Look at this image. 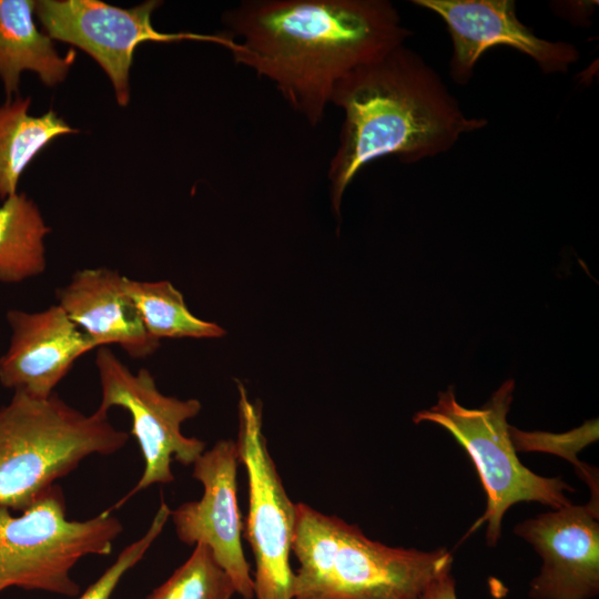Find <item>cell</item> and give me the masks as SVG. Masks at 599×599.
I'll use <instances>...</instances> for the list:
<instances>
[{
    "instance_id": "44dd1931",
    "label": "cell",
    "mask_w": 599,
    "mask_h": 599,
    "mask_svg": "<svg viewBox=\"0 0 599 599\" xmlns=\"http://www.w3.org/2000/svg\"><path fill=\"white\" fill-rule=\"evenodd\" d=\"M170 514L171 509L162 500L145 534L126 546L115 561L77 599H111L122 577L144 557L160 536L170 518Z\"/></svg>"
},
{
    "instance_id": "ffe728a7",
    "label": "cell",
    "mask_w": 599,
    "mask_h": 599,
    "mask_svg": "<svg viewBox=\"0 0 599 599\" xmlns=\"http://www.w3.org/2000/svg\"><path fill=\"white\" fill-rule=\"evenodd\" d=\"M509 434L516 451H542L560 456L570 461L580 479L590 488L589 504L599 508L598 469L580 461L577 454L598 439V420H590L581 427L565 434L521 432L509 426Z\"/></svg>"
},
{
    "instance_id": "52a82bcc",
    "label": "cell",
    "mask_w": 599,
    "mask_h": 599,
    "mask_svg": "<svg viewBox=\"0 0 599 599\" xmlns=\"http://www.w3.org/2000/svg\"><path fill=\"white\" fill-rule=\"evenodd\" d=\"M95 367L101 388L98 409L108 413L110 408L120 407L130 414L129 434L136 439L144 461L136 485L106 508L113 512L139 491L154 484L172 483V460L190 466L203 454L205 441L181 432L185 420L199 415L202 404L195 398L180 399L162 394L146 368L133 373L109 347L99 348Z\"/></svg>"
},
{
    "instance_id": "4fadbf2b",
    "label": "cell",
    "mask_w": 599,
    "mask_h": 599,
    "mask_svg": "<svg viewBox=\"0 0 599 599\" xmlns=\"http://www.w3.org/2000/svg\"><path fill=\"white\" fill-rule=\"evenodd\" d=\"M10 342L0 357V384L47 398L78 358L97 348L58 305L39 312L9 309Z\"/></svg>"
},
{
    "instance_id": "3957f363",
    "label": "cell",
    "mask_w": 599,
    "mask_h": 599,
    "mask_svg": "<svg viewBox=\"0 0 599 599\" xmlns=\"http://www.w3.org/2000/svg\"><path fill=\"white\" fill-rule=\"evenodd\" d=\"M292 551L298 562L293 599H418L453 567L446 548L389 547L303 502L296 504Z\"/></svg>"
},
{
    "instance_id": "e0dca14e",
    "label": "cell",
    "mask_w": 599,
    "mask_h": 599,
    "mask_svg": "<svg viewBox=\"0 0 599 599\" xmlns=\"http://www.w3.org/2000/svg\"><path fill=\"white\" fill-rule=\"evenodd\" d=\"M50 233L37 204L14 193L0 205V282L18 284L45 271L44 238Z\"/></svg>"
},
{
    "instance_id": "d6986e66",
    "label": "cell",
    "mask_w": 599,
    "mask_h": 599,
    "mask_svg": "<svg viewBox=\"0 0 599 599\" xmlns=\"http://www.w3.org/2000/svg\"><path fill=\"white\" fill-rule=\"evenodd\" d=\"M234 583L211 548L194 545L191 556L144 599H231Z\"/></svg>"
},
{
    "instance_id": "9a60e30c",
    "label": "cell",
    "mask_w": 599,
    "mask_h": 599,
    "mask_svg": "<svg viewBox=\"0 0 599 599\" xmlns=\"http://www.w3.org/2000/svg\"><path fill=\"white\" fill-rule=\"evenodd\" d=\"M34 7L30 0H0V78L8 98L17 92L22 71H34L52 87L65 79L75 60V50L61 57L52 39L37 28Z\"/></svg>"
},
{
    "instance_id": "277c9868",
    "label": "cell",
    "mask_w": 599,
    "mask_h": 599,
    "mask_svg": "<svg viewBox=\"0 0 599 599\" xmlns=\"http://www.w3.org/2000/svg\"><path fill=\"white\" fill-rule=\"evenodd\" d=\"M129 438L98 408L84 414L55 393L13 392L0 407V506L23 511L83 459L112 455Z\"/></svg>"
},
{
    "instance_id": "ac0fdd59",
    "label": "cell",
    "mask_w": 599,
    "mask_h": 599,
    "mask_svg": "<svg viewBox=\"0 0 599 599\" xmlns=\"http://www.w3.org/2000/svg\"><path fill=\"white\" fill-rule=\"evenodd\" d=\"M125 288L145 331L154 338H220L226 334L214 322L192 314L182 293L169 281L126 277Z\"/></svg>"
},
{
    "instance_id": "9c48e42d",
    "label": "cell",
    "mask_w": 599,
    "mask_h": 599,
    "mask_svg": "<svg viewBox=\"0 0 599 599\" xmlns=\"http://www.w3.org/2000/svg\"><path fill=\"white\" fill-rule=\"evenodd\" d=\"M159 3L151 0L122 9L98 0H41L35 1L34 13L51 39L75 45L92 57L112 81L118 103L126 105L129 72L140 43L193 40L220 44L229 51L235 44L226 32L163 33L155 30L151 14Z\"/></svg>"
},
{
    "instance_id": "8992f818",
    "label": "cell",
    "mask_w": 599,
    "mask_h": 599,
    "mask_svg": "<svg viewBox=\"0 0 599 599\" xmlns=\"http://www.w3.org/2000/svg\"><path fill=\"white\" fill-rule=\"evenodd\" d=\"M122 530L106 509L87 520H69L57 484L18 516L0 506V592L18 587L79 596L72 568L85 556L110 555Z\"/></svg>"
},
{
    "instance_id": "5b68a950",
    "label": "cell",
    "mask_w": 599,
    "mask_h": 599,
    "mask_svg": "<svg viewBox=\"0 0 599 599\" xmlns=\"http://www.w3.org/2000/svg\"><path fill=\"white\" fill-rule=\"evenodd\" d=\"M515 382L508 379L479 408L461 406L450 387L438 394L429 409L415 414L414 423L429 422L445 428L473 461L486 494V510L468 534L487 525V545H497L507 510L521 501H536L552 509L571 504L567 491L575 489L558 477H542L517 457L507 414L512 402Z\"/></svg>"
},
{
    "instance_id": "7c38bea8",
    "label": "cell",
    "mask_w": 599,
    "mask_h": 599,
    "mask_svg": "<svg viewBox=\"0 0 599 599\" xmlns=\"http://www.w3.org/2000/svg\"><path fill=\"white\" fill-rule=\"evenodd\" d=\"M599 508L568 505L519 522L514 532L542 559L531 599H592L599 593Z\"/></svg>"
},
{
    "instance_id": "8fae6325",
    "label": "cell",
    "mask_w": 599,
    "mask_h": 599,
    "mask_svg": "<svg viewBox=\"0 0 599 599\" xmlns=\"http://www.w3.org/2000/svg\"><path fill=\"white\" fill-rule=\"evenodd\" d=\"M445 22L453 43L449 75L467 84L480 57L497 45L531 58L545 74L565 73L579 60L578 49L566 41L537 37L517 17L512 0H415Z\"/></svg>"
},
{
    "instance_id": "7a4b0ae2",
    "label": "cell",
    "mask_w": 599,
    "mask_h": 599,
    "mask_svg": "<svg viewBox=\"0 0 599 599\" xmlns=\"http://www.w3.org/2000/svg\"><path fill=\"white\" fill-rule=\"evenodd\" d=\"M331 103L344 113L327 171L336 215L348 185L373 161L395 156L413 164L435 158L488 124L467 116L439 74L405 43L345 74Z\"/></svg>"
},
{
    "instance_id": "30bf717a",
    "label": "cell",
    "mask_w": 599,
    "mask_h": 599,
    "mask_svg": "<svg viewBox=\"0 0 599 599\" xmlns=\"http://www.w3.org/2000/svg\"><path fill=\"white\" fill-rule=\"evenodd\" d=\"M236 443L217 440L194 461L192 477L203 486L199 500L181 504L170 517L177 538L207 545L243 599L254 598V582L242 547L243 522L237 502Z\"/></svg>"
},
{
    "instance_id": "6da1fadb",
    "label": "cell",
    "mask_w": 599,
    "mask_h": 599,
    "mask_svg": "<svg viewBox=\"0 0 599 599\" xmlns=\"http://www.w3.org/2000/svg\"><path fill=\"white\" fill-rule=\"evenodd\" d=\"M223 23L235 62L273 82L313 126L345 74L410 35L387 0H246Z\"/></svg>"
},
{
    "instance_id": "7402d4cb",
    "label": "cell",
    "mask_w": 599,
    "mask_h": 599,
    "mask_svg": "<svg viewBox=\"0 0 599 599\" xmlns=\"http://www.w3.org/2000/svg\"><path fill=\"white\" fill-rule=\"evenodd\" d=\"M418 599H457L456 581L451 570L435 578L424 589Z\"/></svg>"
},
{
    "instance_id": "5bb4252c",
    "label": "cell",
    "mask_w": 599,
    "mask_h": 599,
    "mask_svg": "<svg viewBox=\"0 0 599 599\" xmlns=\"http://www.w3.org/2000/svg\"><path fill=\"white\" fill-rule=\"evenodd\" d=\"M125 280L106 267L78 270L55 290L57 304L97 348L118 345L133 358H145L158 351L161 341L145 331Z\"/></svg>"
},
{
    "instance_id": "2e32d148",
    "label": "cell",
    "mask_w": 599,
    "mask_h": 599,
    "mask_svg": "<svg viewBox=\"0 0 599 599\" xmlns=\"http://www.w3.org/2000/svg\"><path fill=\"white\" fill-rule=\"evenodd\" d=\"M30 98L0 106V200L16 193L20 175L33 158L55 138L77 132L52 110L28 113Z\"/></svg>"
},
{
    "instance_id": "ba28073f",
    "label": "cell",
    "mask_w": 599,
    "mask_h": 599,
    "mask_svg": "<svg viewBox=\"0 0 599 599\" xmlns=\"http://www.w3.org/2000/svg\"><path fill=\"white\" fill-rule=\"evenodd\" d=\"M240 461L248 481V514L245 537L255 559L254 597L293 599L294 571L290 555L295 532L296 504L282 483L262 430V409L251 402L238 382Z\"/></svg>"
}]
</instances>
